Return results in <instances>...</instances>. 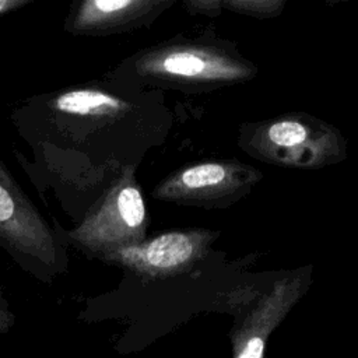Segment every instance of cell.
I'll return each mask as SVG.
<instances>
[{
    "label": "cell",
    "instance_id": "obj_1",
    "mask_svg": "<svg viewBox=\"0 0 358 358\" xmlns=\"http://www.w3.org/2000/svg\"><path fill=\"white\" fill-rule=\"evenodd\" d=\"M144 232V200L138 186L127 173L67 236L88 255L99 257L103 253L141 243Z\"/></svg>",
    "mask_w": 358,
    "mask_h": 358
},
{
    "label": "cell",
    "instance_id": "obj_2",
    "mask_svg": "<svg viewBox=\"0 0 358 358\" xmlns=\"http://www.w3.org/2000/svg\"><path fill=\"white\" fill-rule=\"evenodd\" d=\"M0 238L17 253L57 268L59 249L53 231L1 162Z\"/></svg>",
    "mask_w": 358,
    "mask_h": 358
},
{
    "label": "cell",
    "instance_id": "obj_3",
    "mask_svg": "<svg viewBox=\"0 0 358 358\" xmlns=\"http://www.w3.org/2000/svg\"><path fill=\"white\" fill-rule=\"evenodd\" d=\"M194 241L183 232H168L99 256L101 260L120 266L144 278H157L183 267L194 255Z\"/></svg>",
    "mask_w": 358,
    "mask_h": 358
},
{
    "label": "cell",
    "instance_id": "obj_4",
    "mask_svg": "<svg viewBox=\"0 0 358 358\" xmlns=\"http://www.w3.org/2000/svg\"><path fill=\"white\" fill-rule=\"evenodd\" d=\"M298 299V288L282 285L263 298L259 305L231 333V358H264L266 344L273 330Z\"/></svg>",
    "mask_w": 358,
    "mask_h": 358
},
{
    "label": "cell",
    "instance_id": "obj_5",
    "mask_svg": "<svg viewBox=\"0 0 358 358\" xmlns=\"http://www.w3.org/2000/svg\"><path fill=\"white\" fill-rule=\"evenodd\" d=\"M158 6L147 0H84L66 21L74 35H109L136 27Z\"/></svg>",
    "mask_w": 358,
    "mask_h": 358
},
{
    "label": "cell",
    "instance_id": "obj_6",
    "mask_svg": "<svg viewBox=\"0 0 358 358\" xmlns=\"http://www.w3.org/2000/svg\"><path fill=\"white\" fill-rule=\"evenodd\" d=\"M50 106L64 115L113 119L127 109V103L120 98L95 88H76L59 94L50 101Z\"/></svg>",
    "mask_w": 358,
    "mask_h": 358
},
{
    "label": "cell",
    "instance_id": "obj_7",
    "mask_svg": "<svg viewBox=\"0 0 358 358\" xmlns=\"http://www.w3.org/2000/svg\"><path fill=\"white\" fill-rule=\"evenodd\" d=\"M229 180V171L221 164H200L183 171L172 182L158 189V196H168L179 190L189 194H207V192L220 189Z\"/></svg>",
    "mask_w": 358,
    "mask_h": 358
},
{
    "label": "cell",
    "instance_id": "obj_8",
    "mask_svg": "<svg viewBox=\"0 0 358 358\" xmlns=\"http://www.w3.org/2000/svg\"><path fill=\"white\" fill-rule=\"evenodd\" d=\"M267 134L273 144L284 148H292L306 140L308 130L301 122L287 119L271 124Z\"/></svg>",
    "mask_w": 358,
    "mask_h": 358
},
{
    "label": "cell",
    "instance_id": "obj_9",
    "mask_svg": "<svg viewBox=\"0 0 358 358\" xmlns=\"http://www.w3.org/2000/svg\"><path fill=\"white\" fill-rule=\"evenodd\" d=\"M14 322H15V316L10 310L8 302L6 301V298L3 296V292L0 289V334L8 333L11 330V327L14 326Z\"/></svg>",
    "mask_w": 358,
    "mask_h": 358
},
{
    "label": "cell",
    "instance_id": "obj_10",
    "mask_svg": "<svg viewBox=\"0 0 358 358\" xmlns=\"http://www.w3.org/2000/svg\"><path fill=\"white\" fill-rule=\"evenodd\" d=\"M31 0H0V15L29 4Z\"/></svg>",
    "mask_w": 358,
    "mask_h": 358
}]
</instances>
